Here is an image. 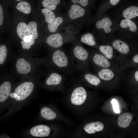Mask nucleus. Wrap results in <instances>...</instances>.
<instances>
[{"mask_svg": "<svg viewBox=\"0 0 138 138\" xmlns=\"http://www.w3.org/2000/svg\"><path fill=\"white\" fill-rule=\"evenodd\" d=\"M16 8L22 13L28 14L31 11V7L29 3L25 1H22L19 3L17 5Z\"/></svg>", "mask_w": 138, "mask_h": 138, "instance_id": "23", "label": "nucleus"}, {"mask_svg": "<svg viewBox=\"0 0 138 138\" xmlns=\"http://www.w3.org/2000/svg\"><path fill=\"white\" fill-rule=\"evenodd\" d=\"M112 45L114 48L123 54H126L129 51V48L127 44L120 40L114 41Z\"/></svg>", "mask_w": 138, "mask_h": 138, "instance_id": "15", "label": "nucleus"}, {"mask_svg": "<svg viewBox=\"0 0 138 138\" xmlns=\"http://www.w3.org/2000/svg\"><path fill=\"white\" fill-rule=\"evenodd\" d=\"M37 25L34 21L29 22L27 25L28 32L29 36H31L32 38L36 39L38 37V33L37 30Z\"/></svg>", "mask_w": 138, "mask_h": 138, "instance_id": "20", "label": "nucleus"}, {"mask_svg": "<svg viewBox=\"0 0 138 138\" xmlns=\"http://www.w3.org/2000/svg\"><path fill=\"white\" fill-rule=\"evenodd\" d=\"M133 60L134 62L136 63H138V54L135 55L133 58Z\"/></svg>", "mask_w": 138, "mask_h": 138, "instance_id": "34", "label": "nucleus"}, {"mask_svg": "<svg viewBox=\"0 0 138 138\" xmlns=\"http://www.w3.org/2000/svg\"></svg>", "mask_w": 138, "mask_h": 138, "instance_id": "37", "label": "nucleus"}, {"mask_svg": "<svg viewBox=\"0 0 138 138\" xmlns=\"http://www.w3.org/2000/svg\"><path fill=\"white\" fill-rule=\"evenodd\" d=\"M16 32L19 37L22 40L25 37L29 36L28 31L27 25L23 22H21L18 23L17 27Z\"/></svg>", "mask_w": 138, "mask_h": 138, "instance_id": "17", "label": "nucleus"}, {"mask_svg": "<svg viewBox=\"0 0 138 138\" xmlns=\"http://www.w3.org/2000/svg\"><path fill=\"white\" fill-rule=\"evenodd\" d=\"M71 1L73 4H79L83 7L87 6L88 3V1L87 0H72Z\"/></svg>", "mask_w": 138, "mask_h": 138, "instance_id": "30", "label": "nucleus"}, {"mask_svg": "<svg viewBox=\"0 0 138 138\" xmlns=\"http://www.w3.org/2000/svg\"><path fill=\"white\" fill-rule=\"evenodd\" d=\"M80 42L91 46L95 45L96 43L94 36L90 33L85 34L82 36L81 38Z\"/></svg>", "mask_w": 138, "mask_h": 138, "instance_id": "24", "label": "nucleus"}, {"mask_svg": "<svg viewBox=\"0 0 138 138\" xmlns=\"http://www.w3.org/2000/svg\"><path fill=\"white\" fill-rule=\"evenodd\" d=\"M114 112L117 113L120 112L119 106L117 100L115 99H112L111 101Z\"/></svg>", "mask_w": 138, "mask_h": 138, "instance_id": "29", "label": "nucleus"}, {"mask_svg": "<svg viewBox=\"0 0 138 138\" xmlns=\"http://www.w3.org/2000/svg\"><path fill=\"white\" fill-rule=\"evenodd\" d=\"M84 78L88 83L92 85L97 86L100 82V80L97 77L90 73L85 74Z\"/></svg>", "mask_w": 138, "mask_h": 138, "instance_id": "26", "label": "nucleus"}, {"mask_svg": "<svg viewBox=\"0 0 138 138\" xmlns=\"http://www.w3.org/2000/svg\"><path fill=\"white\" fill-rule=\"evenodd\" d=\"M32 38V36L30 35L26 36L24 37L22 41L25 42H28L31 41Z\"/></svg>", "mask_w": 138, "mask_h": 138, "instance_id": "32", "label": "nucleus"}, {"mask_svg": "<svg viewBox=\"0 0 138 138\" xmlns=\"http://www.w3.org/2000/svg\"><path fill=\"white\" fill-rule=\"evenodd\" d=\"M135 79L136 81H138V71H137L135 72Z\"/></svg>", "mask_w": 138, "mask_h": 138, "instance_id": "35", "label": "nucleus"}, {"mask_svg": "<svg viewBox=\"0 0 138 138\" xmlns=\"http://www.w3.org/2000/svg\"><path fill=\"white\" fill-rule=\"evenodd\" d=\"M65 80V75L55 71L49 70L44 80L40 84L43 86L52 90H62Z\"/></svg>", "mask_w": 138, "mask_h": 138, "instance_id": "3", "label": "nucleus"}, {"mask_svg": "<svg viewBox=\"0 0 138 138\" xmlns=\"http://www.w3.org/2000/svg\"><path fill=\"white\" fill-rule=\"evenodd\" d=\"M132 114L129 112L124 113L120 115L118 119V124L121 128H125L130 125L132 119Z\"/></svg>", "mask_w": 138, "mask_h": 138, "instance_id": "11", "label": "nucleus"}, {"mask_svg": "<svg viewBox=\"0 0 138 138\" xmlns=\"http://www.w3.org/2000/svg\"><path fill=\"white\" fill-rule=\"evenodd\" d=\"M12 84L11 80L7 75L0 76V103L5 102L9 96Z\"/></svg>", "mask_w": 138, "mask_h": 138, "instance_id": "7", "label": "nucleus"}, {"mask_svg": "<svg viewBox=\"0 0 138 138\" xmlns=\"http://www.w3.org/2000/svg\"><path fill=\"white\" fill-rule=\"evenodd\" d=\"M73 90L70 96V100L73 105L79 106L83 104L86 100L87 93L85 89L83 87L77 84L74 81Z\"/></svg>", "mask_w": 138, "mask_h": 138, "instance_id": "5", "label": "nucleus"}, {"mask_svg": "<svg viewBox=\"0 0 138 138\" xmlns=\"http://www.w3.org/2000/svg\"><path fill=\"white\" fill-rule=\"evenodd\" d=\"M123 17L126 19H130L138 16V7L131 6L124 10L122 13Z\"/></svg>", "mask_w": 138, "mask_h": 138, "instance_id": "16", "label": "nucleus"}, {"mask_svg": "<svg viewBox=\"0 0 138 138\" xmlns=\"http://www.w3.org/2000/svg\"><path fill=\"white\" fill-rule=\"evenodd\" d=\"M46 58L37 59L32 62L23 57L18 59L14 63V70L18 75L23 77L33 75L39 70V68L44 65Z\"/></svg>", "mask_w": 138, "mask_h": 138, "instance_id": "2", "label": "nucleus"}, {"mask_svg": "<svg viewBox=\"0 0 138 138\" xmlns=\"http://www.w3.org/2000/svg\"><path fill=\"white\" fill-rule=\"evenodd\" d=\"M85 10L78 4H73L70 6L68 12V15L70 19L75 20L84 16Z\"/></svg>", "mask_w": 138, "mask_h": 138, "instance_id": "8", "label": "nucleus"}, {"mask_svg": "<svg viewBox=\"0 0 138 138\" xmlns=\"http://www.w3.org/2000/svg\"><path fill=\"white\" fill-rule=\"evenodd\" d=\"M44 65L49 70L65 75H73L76 68L71 57L61 48L52 52Z\"/></svg>", "mask_w": 138, "mask_h": 138, "instance_id": "1", "label": "nucleus"}, {"mask_svg": "<svg viewBox=\"0 0 138 138\" xmlns=\"http://www.w3.org/2000/svg\"><path fill=\"white\" fill-rule=\"evenodd\" d=\"M3 21V9L0 4V26L1 25Z\"/></svg>", "mask_w": 138, "mask_h": 138, "instance_id": "31", "label": "nucleus"}, {"mask_svg": "<svg viewBox=\"0 0 138 138\" xmlns=\"http://www.w3.org/2000/svg\"><path fill=\"white\" fill-rule=\"evenodd\" d=\"M61 1L60 0H43L42 1V4L44 8L53 11L56 9Z\"/></svg>", "mask_w": 138, "mask_h": 138, "instance_id": "18", "label": "nucleus"}, {"mask_svg": "<svg viewBox=\"0 0 138 138\" xmlns=\"http://www.w3.org/2000/svg\"><path fill=\"white\" fill-rule=\"evenodd\" d=\"M41 12L44 16L46 22L48 24L56 18L55 13L50 10L44 8L41 9Z\"/></svg>", "mask_w": 138, "mask_h": 138, "instance_id": "25", "label": "nucleus"}, {"mask_svg": "<svg viewBox=\"0 0 138 138\" xmlns=\"http://www.w3.org/2000/svg\"><path fill=\"white\" fill-rule=\"evenodd\" d=\"M40 114L43 118L48 120L54 119L56 116L55 112L50 108L46 107H43L41 109Z\"/></svg>", "mask_w": 138, "mask_h": 138, "instance_id": "21", "label": "nucleus"}, {"mask_svg": "<svg viewBox=\"0 0 138 138\" xmlns=\"http://www.w3.org/2000/svg\"><path fill=\"white\" fill-rule=\"evenodd\" d=\"M50 132L49 128L45 125H40L32 128L30 130L31 134L33 136L39 137H44L48 136Z\"/></svg>", "mask_w": 138, "mask_h": 138, "instance_id": "9", "label": "nucleus"}, {"mask_svg": "<svg viewBox=\"0 0 138 138\" xmlns=\"http://www.w3.org/2000/svg\"><path fill=\"white\" fill-rule=\"evenodd\" d=\"M16 1H21V0H16Z\"/></svg>", "mask_w": 138, "mask_h": 138, "instance_id": "36", "label": "nucleus"}, {"mask_svg": "<svg viewBox=\"0 0 138 138\" xmlns=\"http://www.w3.org/2000/svg\"><path fill=\"white\" fill-rule=\"evenodd\" d=\"M35 40L33 38H32L31 41L28 42H26L22 41L21 42L22 48L24 49L28 50L31 47L34 43Z\"/></svg>", "mask_w": 138, "mask_h": 138, "instance_id": "28", "label": "nucleus"}, {"mask_svg": "<svg viewBox=\"0 0 138 138\" xmlns=\"http://www.w3.org/2000/svg\"><path fill=\"white\" fill-rule=\"evenodd\" d=\"M100 51L107 58L111 59L113 57V49L112 47L109 45H102L100 46Z\"/></svg>", "mask_w": 138, "mask_h": 138, "instance_id": "27", "label": "nucleus"}, {"mask_svg": "<svg viewBox=\"0 0 138 138\" xmlns=\"http://www.w3.org/2000/svg\"><path fill=\"white\" fill-rule=\"evenodd\" d=\"M71 54L72 59L76 63V68L80 69L82 67L83 62L86 61L88 59L87 52L82 47L75 43L72 49Z\"/></svg>", "mask_w": 138, "mask_h": 138, "instance_id": "4", "label": "nucleus"}, {"mask_svg": "<svg viewBox=\"0 0 138 138\" xmlns=\"http://www.w3.org/2000/svg\"><path fill=\"white\" fill-rule=\"evenodd\" d=\"M93 60L96 64L102 67L107 68L110 66V63L108 60L101 54L96 53Z\"/></svg>", "mask_w": 138, "mask_h": 138, "instance_id": "14", "label": "nucleus"}, {"mask_svg": "<svg viewBox=\"0 0 138 138\" xmlns=\"http://www.w3.org/2000/svg\"><path fill=\"white\" fill-rule=\"evenodd\" d=\"M64 22V19L62 17L60 16L56 17L53 20L48 24V28L49 31L52 33L56 32L59 27Z\"/></svg>", "mask_w": 138, "mask_h": 138, "instance_id": "13", "label": "nucleus"}, {"mask_svg": "<svg viewBox=\"0 0 138 138\" xmlns=\"http://www.w3.org/2000/svg\"><path fill=\"white\" fill-rule=\"evenodd\" d=\"M120 27L123 28H127L130 31L135 32L137 29L135 23L132 20L128 19L122 20L120 24Z\"/></svg>", "mask_w": 138, "mask_h": 138, "instance_id": "19", "label": "nucleus"}, {"mask_svg": "<svg viewBox=\"0 0 138 138\" xmlns=\"http://www.w3.org/2000/svg\"><path fill=\"white\" fill-rule=\"evenodd\" d=\"M103 124L100 122L97 121L86 124L84 127L85 131L90 134H95L96 132H100L104 129Z\"/></svg>", "mask_w": 138, "mask_h": 138, "instance_id": "10", "label": "nucleus"}, {"mask_svg": "<svg viewBox=\"0 0 138 138\" xmlns=\"http://www.w3.org/2000/svg\"><path fill=\"white\" fill-rule=\"evenodd\" d=\"M112 25L111 20L107 17L103 18L101 20L98 21L96 24V27L98 29H103L106 33H109L111 31L110 27Z\"/></svg>", "mask_w": 138, "mask_h": 138, "instance_id": "12", "label": "nucleus"}, {"mask_svg": "<svg viewBox=\"0 0 138 138\" xmlns=\"http://www.w3.org/2000/svg\"><path fill=\"white\" fill-rule=\"evenodd\" d=\"M63 34L59 32L50 34L47 38L45 43L52 52L61 48L67 41Z\"/></svg>", "mask_w": 138, "mask_h": 138, "instance_id": "6", "label": "nucleus"}, {"mask_svg": "<svg viewBox=\"0 0 138 138\" xmlns=\"http://www.w3.org/2000/svg\"><path fill=\"white\" fill-rule=\"evenodd\" d=\"M119 1V0H110V2L111 5H114L116 4Z\"/></svg>", "mask_w": 138, "mask_h": 138, "instance_id": "33", "label": "nucleus"}, {"mask_svg": "<svg viewBox=\"0 0 138 138\" xmlns=\"http://www.w3.org/2000/svg\"><path fill=\"white\" fill-rule=\"evenodd\" d=\"M99 77L101 79L109 80L114 77V74L113 72L110 69L104 68L100 70L98 73Z\"/></svg>", "mask_w": 138, "mask_h": 138, "instance_id": "22", "label": "nucleus"}]
</instances>
